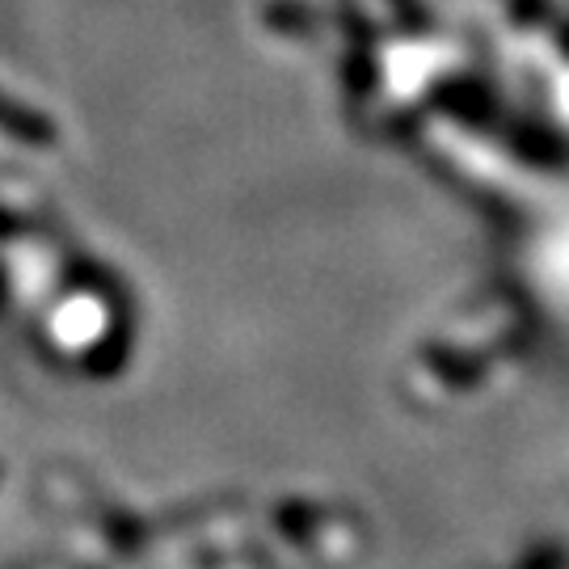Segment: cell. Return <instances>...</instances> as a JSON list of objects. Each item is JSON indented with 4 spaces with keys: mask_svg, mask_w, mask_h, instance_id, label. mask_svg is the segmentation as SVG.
Returning <instances> with one entry per match:
<instances>
[{
    "mask_svg": "<svg viewBox=\"0 0 569 569\" xmlns=\"http://www.w3.org/2000/svg\"><path fill=\"white\" fill-rule=\"evenodd\" d=\"M0 131L13 136L18 143H34V148L56 143V127H51L47 114L30 110V106H18L13 98H4V93H0Z\"/></svg>",
    "mask_w": 569,
    "mask_h": 569,
    "instance_id": "1",
    "label": "cell"
}]
</instances>
